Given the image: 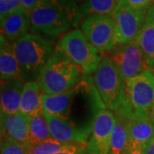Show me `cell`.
Here are the masks:
<instances>
[{
  "label": "cell",
  "mask_w": 154,
  "mask_h": 154,
  "mask_svg": "<svg viewBox=\"0 0 154 154\" xmlns=\"http://www.w3.org/2000/svg\"><path fill=\"white\" fill-rule=\"evenodd\" d=\"M15 54L25 83L38 81L54 51V42L40 34L27 33L13 43Z\"/></svg>",
  "instance_id": "1"
},
{
  "label": "cell",
  "mask_w": 154,
  "mask_h": 154,
  "mask_svg": "<svg viewBox=\"0 0 154 154\" xmlns=\"http://www.w3.org/2000/svg\"><path fill=\"white\" fill-rule=\"evenodd\" d=\"M82 75L80 67L56 47L37 82L45 94H60L76 88Z\"/></svg>",
  "instance_id": "2"
},
{
  "label": "cell",
  "mask_w": 154,
  "mask_h": 154,
  "mask_svg": "<svg viewBox=\"0 0 154 154\" xmlns=\"http://www.w3.org/2000/svg\"><path fill=\"white\" fill-rule=\"evenodd\" d=\"M154 105V73L146 70L124 82V96L116 112L130 121L149 117Z\"/></svg>",
  "instance_id": "3"
},
{
  "label": "cell",
  "mask_w": 154,
  "mask_h": 154,
  "mask_svg": "<svg viewBox=\"0 0 154 154\" xmlns=\"http://www.w3.org/2000/svg\"><path fill=\"white\" fill-rule=\"evenodd\" d=\"M88 75L97 71L102 56L94 45L90 44L81 30L75 29L67 33L61 38L57 46Z\"/></svg>",
  "instance_id": "4"
},
{
  "label": "cell",
  "mask_w": 154,
  "mask_h": 154,
  "mask_svg": "<svg viewBox=\"0 0 154 154\" xmlns=\"http://www.w3.org/2000/svg\"><path fill=\"white\" fill-rule=\"evenodd\" d=\"M94 85L104 105L110 110H120L124 96V82L109 56H104L94 73Z\"/></svg>",
  "instance_id": "5"
},
{
  "label": "cell",
  "mask_w": 154,
  "mask_h": 154,
  "mask_svg": "<svg viewBox=\"0 0 154 154\" xmlns=\"http://www.w3.org/2000/svg\"><path fill=\"white\" fill-rule=\"evenodd\" d=\"M29 17L31 31L47 37L60 36L73 26L64 11L46 0H38Z\"/></svg>",
  "instance_id": "6"
},
{
  "label": "cell",
  "mask_w": 154,
  "mask_h": 154,
  "mask_svg": "<svg viewBox=\"0 0 154 154\" xmlns=\"http://www.w3.org/2000/svg\"><path fill=\"white\" fill-rule=\"evenodd\" d=\"M81 31L100 53L110 52L116 46L114 22L111 17L94 14L83 19Z\"/></svg>",
  "instance_id": "7"
},
{
  "label": "cell",
  "mask_w": 154,
  "mask_h": 154,
  "mask_svg": "<svg viewBox=\"0 0 154 154\" xmlns=\"http://www.w3.org/2000/svg\"><path fill=\"white\" fill-rule=\"evenodd\" d=\"M109 57L123 82L146 71L147 66L143 51L136 40L116 45Z\"/></svg>",
  "instance_id": "8"
},
{
  "label": "cell",
  "mask_w": 154,
  "mask_h": 154,
  "mask_svg": "<svg viewBox=\"0 0 154 154\" xmlns=\"http://www.w3.org/2000/svg\"><path fill=\"white\" fill-rule=\"evenodd\" d=\"M146 13L133 9L124 0H121L119 6L111 16L115 25L116 45L136 40L143 28Z\"/></svg>",
  "instance_id": "9"
},
{
  "label": "cell",
  "mask_w": 154,
  "mask_h": 154,
  "mask_svg": "<svg viewBox=\"0 0 154 154\" xmlns=\"http://www.w3.org/2000/svg\"><path fill=\"white\" fill-rule=\"evenodd\" d=\"M116 124V116L105 109L97 111L93 120L92 133L88 139V154H109L110 139Z\"/></svg>",
  "instance_id": "10"
},
{
  "label": "cell",
  "mask_w": 154,
  "mask_h": 154,
  "mask_svg": "<svg viewBox=\"0 0 154 154\" xmlns=\"http://www.w3.org/2000/svg\"><path fill=\"white\" fill-rule=\"evenodd\" d=\"M45 115L52 139L64 143H88L87 141L92 133L93 122L92 124L79 127L69 120L50 115L46 112H45Z\"/></svg>",
  "instance_id": "11"
},
{
  "label": "cell",
  "mask_w": 154,
  "mask_h": 154,
  "mask_svg": "<svg viewBox=\"0 0 154 154\" xmlns=\"http://www.w3.org/2000/svg\"><path fill=\"white\" fill-rule=\"evenodd\" d=\"M1 137L11 139L23 144H29V123L28 116L16 113L7 115L1 113Z\"/></svg>",
  "instance_id": "12"
},
{
  "label": "cell",
  "mask_w": 154,
  "mask_h": 154,
  "mask_svg": "<svg viewBox=\"0 0 154 154\" xmlns=\"http://www.w3.org/2000/svg\"><path fill=\"white\" fill-rule=\"evenodd\" d=\"M30 28V17L26 11H17L1 17V36L7 42H16L27 34Z\"/></svg>",
  "instance_id": "13"
},
{
  "label": "cell",
  "mask_w": 154,
  "mask_h": 154,
  "mask_svg": "<svg viewBox=\"0 0 154 154\" xmlns=\"http://www.w3.org/2000/svg\"><path fill=\"white\" fill-rule=\"evenodd\" d=\"M80 91L79 85L69 92L60 94H45L42 99V107L45 112L65 120H69L73 99Z\"/></svg>",
  "instance_id": "14"
},
{
  "label": "cell",
  "mask_w": 154,
  "mask_h": 154,
  "mask_svg": "<svg viewBox=\"0 0 154 154\" xmlns=\"http://www.w3.org/2000/svg\"><path fill=\"white\" fill-rule=\"evenodd\" d=\"M25 82L22 79H13L1 84V113L12 115L19 112Z\"/></svg>",
  "instance_id": "15"
},
{
  "label": "cell",
  "mask_w": 154,
  "mask_h": 154,
  "mask_svg": "<svg viewBox=\"0 0 154 154\" xmlns=\"http://www.w3.org/2000/svg\"><path fill=\"white\" fill-rule=\"evenodd\" d=\"M0 75L1 82L13 79H22L21 69L15 54L13 43L7 42L3 36H1Z\"/></svg>",
  "instance_id": "16"
},
{
  "label": "cell",
  "mask_w": 154,
  "mask_h": 154,
  "mask_svg": "<svg viewBox=\"0 0 154 154\" xmlns=\"http://www.w3.org/2000/svg\"><path fill=\"white\" fill-rule=\"evenodd\" d=\"M136 41L143 51L147 67H154V5L146 13L143 28Z\"/></svg>",
  "instance_id": "17"
},
{
  "label": "cell",
  "mask_w": 154,
  "mask_h": 154,
  "mask_svg": "<svg viewBox=\"0 0 154 154\" xmlns=\"http://www.w3.org/2000/svg\"><path fill=\"white\" fill-rule=\"evenodd\" d=\"M43 95L44 93L37 82L25 83L19 113L25 116H29L37 110L42 109Z\"/></svg>",
  "instance_id": "18"
},
{
  "label": "cell",
  "mask_w": 154,
  "mask_h": 154,
  "mask_svg": "<svg viewBox=\"0 0 154 154\" xmlns=\"http://www.w3.org/2000/svg\"><path fill=\"white\" fill-rule=\"evenodd\" d=\"M131 145L128 130V120L117 112L116 124L110 139L109 154H127Z\"/></svg>",
  "instance_id": "19"
},
{
  "label": "cell",
  "mask_w": 154,
  "mask_h": 154,
  "mask_svg": "<svg viewBox=\"0 0 154 154\" xmlns=\"http://www.w3.org/2000/svg\"><path fill=\"white\" fill-rule=\"evenodd\" d=\"M128 130L131 143L146 146L154 136V122L150 116L128 120Z\"/></svg>",
  "instance_id": "20"
},
{
  "label": "cell",
  "mask_w": 154,
  "mask_h": 154,
  "mask_svg": "<svg viewBox=\"0 0 154 154\" xmlns=\"http://www.w3.org/2000/svg\"><path fill=\"white\" fill-rule=\"evenodd\" d=\"M29 123V144L30 146L51 139L49 124L42 109L28 116Z\"/></svg>",
  "instance_id": "21"
},
{
  "label": "cell",
  "mask_w": 154,
  "mask_h": 154,
  "mask_svg": "<svg viewBox=\"0 0 154 154\" xmlns=\"http://www.w3.org/2000/svg\"><path fill=\"white\" fill-rule=\"evenodd\" d=\"M120 2L121 0H85L80 6L82 17L86 18L94 14L111 17Z\"/></svg>",
  "instance_id": "22"
},
{
  "label": "cell",
  "mask_w": 154,
  "mask_h": 154,
  "mask_svg": "<svg viewBox=\"0 0 154 154\" xmlns=\"http://www.w3.org/2000/svg\"><path fill=\"white\" fill-rule=\"evenodd\" d=\"M85 146H87V144L64 143L51 138L47 140L30 146L29 154H58L63 152L75 151L82 148Z\"/></svg>",
  "instance_id": "23"
},
{
  "label": "cell",
  "mask_w": 154,
  "mask_h": 154,
  "mask_svg": "<svg viewBox=\"0 0 154 154\" xmlns=\"http://www.w3.org/2000/svg\"><path fill=\"white\" fill-rule=\"evenodd\" d=\"M51 4L59 7L69 17L73 27L76 28L82 18L81 10L75 0H46Z\"/></svg>",
  "instance_id": "24"
},
{
  "label": "cell",
  "mask_w": 154,
  "mask_h": 154,
  "mask_svg": "<svg viewBox=\"0 0 154 154\" xmlns=\"http://www.w3.org/2000/svg\"><path fill=\"white\" fill-rule=\"evenodd\" d=\"M30 144H23L11 139H2L1 154H29Z\"/></svg>",
  "instance_id": "25"
},
{
  "label": "cell",
  "mask_w": 154,
  "mask_h": 154,
  "mask_svg": "<svg viewBox=\"0 0 154 154\" xmlns=\"http://www.w3.org/2000/svg\"><path fill=\"white\" fill-rule=\"evenodd\" d=\"M25 11L21 0H0V17Z\"/></svg>",
  "instance_id": "26"
},
{
  "label": "cell",
  "mask_w": 154,
  "mask_h": 154,
  "mask_svg": "<svg viewBox=\"0 0 154 154\" xmlns=\"http://www.w3.org/2000/svg\"><path fill=\"white\" fill-rule=\"evenodd\" d=\"M126 4L131 8L137 11L147 12L154 5V0H124Z\"/></svg>",
  "instance_id": "27"
},
{
  "label": "cell",
  "mask_w": 154,
  "mask_h": 154,
  "mask_svg": "<svg viewBox=\"0 0 154 154\" xmlns=\"http://www.w3.org/2000/svg\"><path fill=\"white\" fill-rule=\"evenodd\" d=\"M145 146L138 143H131L127 154H144Z\"/></svg>",
  "instance_id": "28"
},
{
  "label": "cell",
  "mask_w": 154,
  "mask_h": 154,
  "mask_svg": "<svg viewBox=\"0 0 154 154\" xmlns=\"http://www.w3.org/2000/svg\"><path fill=\"white\" fill-rule=\"evenodd\" d=\"M21 1H22L24 10L29 15L31 13V11L33 10V8L35 7V5H37L38 0H21Z\"/></svg>",
  "instance_id": "29"
},
{
  "label": "cell",
  "mask_w": 154,
  "mask_h": 154,
  "mask_svg": "<svg viewBox=\"0 0 154 154\" xmlns=\"http://www.w3.org/2000/svg\"><path fill=\"white\" fill-rule=\"evenodd\" d=\"M144 154H154V136L144 147Z\"/></svg>",
  "instance_id": "30"
},
{
  "label": "cell",
  "mask_w": 154,
  "mask_h": 154,
  "mask_svg": "<svg viewBox=\"0 0 154 154\" xmlns=\"http://www.w3.org/2000/svg\"><path fill=\"white\" fill-rule=\"evenodd\" d=\"M58 154H88V147L87 146H83L82 148L78 149L75 151H70V152H63Z\"/></svg>",
  "instance_id": "31"
},
{
  "label": "cell",
  "mask_w": 154,
  "mask_h": 154,
  "mask_svg": "<svg viewBox=\"0 0 154 154\" xmlns=\"http://www.w3.org/2000/svg\"><path fill=\"white\" fill-rule=\"evenodd\" d=\"M150 116V118L154 122V105L152 107V110H151V112H150V116Z\"/></svg>",
  "instance_id": "32"
},
{
  "label": "cell",
  "mask_w": 154,
  "mask_h": 154,
  "mask_svg": "<svg viewBox=\"0 0 154 154\" xmlns=\"http://www.w3.org/2000/svg\"><path fill=\"white\" fill-rule=\"evenodd\" d=\"M84 1H85V0H75V2H76L78 5H79L80 3H83Z\"/></svg>",
  "instance_id": "33"
}]
</instances>
